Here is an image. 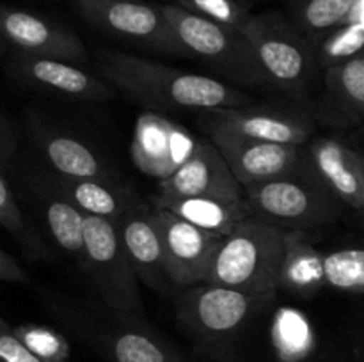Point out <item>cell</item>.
<instances>
[{
    "label": "cell",
    "instance_id": "cell-1",
    "mask_svg": "<svg viewBox=\"0 0 364 362\" xmlns=\"http://www.w3.org/2000/svg\"><path fill=\"white\" fill-rule=\"evenodd\" d=\"M102 77L153 112L215 110L252 103L244 91L217 78L187 73L155 60L103 50L98 55Z\"/></svg>",
    "mask_w": 364,
    "mask_h": 362
},
{
    "label": "cell",
    "instance_id": "cell-2",
    "mask_svg": "<svg viewBox=\"0 0 364 362\" xmlns=\"http://www.w3.org/2000/svg\"><path fill=\"white\" fill-rule=\"evenodd\" d=\"M50 311L109 362H180L144 318L112 311L105 304L50 295Z\"/></svg>",
    "mask_w": 364,
    "mask_h": 362
},
{
    "label": "cell",
    "instance_id": "cell-3",
    "mask_svg": "<svg viewBox=\"0 0 364 362\" xmlns=\"http://www.w3.org/2000/svg\"><path fill=\"white\" fill-rule=\"evenodd\" d=\"M283 252L284 229L247 216L223 238L206 283L274 300Z\"/></svg>",
    "mask_w": 364,
    "mask_h": 362
},
{
    "label": "cell",
    "instance_id": "cell-4",
    "mask_svg": "<svg viewBox=\"0 0 364 362\" xmlns=\"http://www.w3.org/2000/svg\"><path fill=\"white\" fill-rule=\"evenodd\" d=\"M242 34L252 50L265 89L306 98L322 70L316 50L279 11L251 14Z\"/></svg>",
    "mask_w": 364,
    "mask_h": 362
},
{
    "label": "cell",
    "instance_id": "cell-5",
    "mask_svg": "<svg viewBox=\"0 0 364 362\" xmlns=\"http://www.w3.org/2000/svg\"><path fill=\"white\" fill-rule=\"evenodd\" d=\"M244 199L251 216L281 229L309 233L333 224L341 213V201L309 169L308 158L297 172L245 187Z\"/></svg>",
    "mask_w": 364,
    "mask_h": 362
},
{
    "label": "cell",
    "instance_id": "cell-6",
    "mask_svg": "<svg viewBox=\"0 0 364 362\" xmlns=\"http://www.w3.org/2000/svg\"><path fill=\"white\" fill-rule=\"evenodd\" d=\"M160 7L188 55L212 64L231 82L265 89L251 46L242 31L191 13L174 2L160 4Z\"/></svg>",
    "mask_w": 364,
    "mask_h": 362
},
{
    "label": "cell",
    "instance_id": "cell-7",
    "mask_svg": "<svg viewBox=\"0 0 364 362\" xmlns=\"http://www.w3.org/2000/svg\"><path fill=\"white\" fill-rule=\"evenodd\" d=\"M82 270L102 304L124 316L142 318L144 302L116 222L85 215V254Z\"/></svg>",
    "mask_w": 364,
    "mask_h": 362
},
{
    "label": "cell",
    "instance_id": "cell-8",
    "mask_svg": "<svg viewBox=\"0 0 364 362\" xmlns=\"http://www.w3.org/2000/svg\"><path fill=\"white\" fill-rule=\"evenodd\" d=\"M198 124L208 137L235 135L279 144H308L316 119L304 103H259L199 112Z\"/></svg>",
    "mask_w": 364,
    "mask_h": 362
},
{
    "label": "cell",
    "instance_id": "cell-9",
    "mask_svg": "<svg viewBox=\"0 0 364 362\" xmlns=\"http://www.w3.org/2000/svg\"><path fill=\"white\" fill-rule=\"evenodd\" d=\"M269 302L272 300L203 283L180 295L178 322L196 339L217 343L230 339L244 329L245 323L267 307Z\"/></svg>",
    "mask_w": 364,
    "mask_h": 362
},
{
    "label": "cell",
    "instance_id": "cell-10",
    "mask_svg": "<svg viewBox=\"0 0 364 362\" xmlns=\"http://www.w3.org/2000/svg\"><path fill=\"white\" fill-rule=\"evenodd\" d=\"M78 13L100 31L141 48L188 55L160 4L142 0H73Z\"/></svg>",
    "mask_w": 364,
    "mask_h": 362
},
{
    "label": "cell",
    "instance_id": "cell-11",
    "mask_svg": "<svg viewBox=\"0 0 364 362\" xmlns=\"http://www.w3.org/2000/svg\"><path fill=\"white\" fill-rule=\"evenodd\" d=\"M162 238L167 270L176 287H192L206 283L210 265L223 241V234L210 233L166 208H149Z\"/></svg>",
    "mask_w": 364,
    "mask_h": 362
},
{
    "label": "cell",
    "instance_id": "cell-12",
    "mask_svg": "<svg viewBox=\"0 0 364 362\" xmlns=\"http://www.w3.org/2000/svg\"><path fill=\"white\" fill-rule=\"evenodd\" d=\"M201 141L183 124L146 110L135 119L130 158L146 176L162 181L176 172L198 151Z\"/></svg>",
    "mask_w": 364,
    "mask_h": 362
},
{
    "label": "cell",
    "instance_id": "cell-13",
    "mask_svg": "<svg viewBox=\"0 0 364 362\" xmlns=\"http://www.w3.org/2000/svg\"><path fill=\"white\" fill-rule=\"evenodd\" d=\"M0 34L11 52L84 64L87 46L64 25L21 7L0 4Z\"/></svg>",
    "mask_w": 364,
    "mask_h": 362
},
{
    "label": "cell",
    "instance_id": "cell-14",
    "mask_svg": "<svg viewBox=\"0 0 364 362\" xmlns=\"http://www.w3.org/2000/svg\"><path fill=\"white\" fill-rule=\"evenodd\" d=\"M7 70L23 85L50 94L95 103L114 98L112 87L105 78L95 77L78 64L9 52Z\"/></svg>",
    "mask_w": 364,
    "mask_h": 362
},
{
    "label": "cell",
    "instance_id": "cell-15",
    "mask_svg": "<svg viewBox=\"0 0 364 362\" xmlns=\"http://www.w3.org/2000/svg\"><path fill=\"white\" fill-rule=\"evenodd\" d=\"M210 138L244 188L297 172L306 165V144H279L235 135H213Z\"/></svg>",
    "mask_w": 364,
    "mask_h": 362
},
{
    "label": "cell",
    "instance_id": "cell-16",
    "mask_svg": "<svg viewBox=\"0 0 364 362\" xmlns=\"http://www.w3.org/2000/svg\"><path fill=\"white\" fill-rule=\"evenodd\" d=\"M180 197H215L244 201V187L238 183L226 158L213 142L201 141L187 163L166 180L159 181L155 201Z\"/></svg>",
    "mask_w": 364,
    "mask_h": 362
},
{
    "label": "cell",
    "instance_id": "cell-17",
    "mask_svg": "<svg viewBox=\"0 0 364 362\" xmlns=\"http://www.w3.org/2000/svg\"><path fill=\"white\" fill-rule=\"evenodd\" d=\"M311 109L322 126H364V48L327 67L323 92Z\"/></svg>",
    "mask_w": 364,
    "mask_h": 362
},
{
    "label": "cell",
    "instance_id": "cell-18",
    "mask_svg": "<svg viewBox=\"0 0 364 362\" xmlns=\"http://www.w3.org/2000/svg\"><path fill=\"white\" fill-rule=\"evenodd\" d=\"M308 165L341 204L363 212L364 155L336 137H316L306 144Z\"/></svg>",
    "mask_w": 364,
    "mask_h": 362
},
{
    "label": "cell",
    "instance_id": "cell-19",
    "mask_svg": "<svg viewBox=\"0 0 364 362\" xmlns=\"http://www.w3.org/2000/svg\"><path fill=\"white\" fill-rule=\"evenodd\" d=\"M139 283L160 293H169L174 286L167 270L162 238L151 219L149 208L141 206L116 224Z\"/></svg>",
    "mask_w": 364,
    "mask_h": 362
},
{
    "label": "cell",
    "instance_id": "cell-20",
    "mask_svg": "<svg viewBox=\"0 0 364 362\" xmlns=\"http://www.w3.org/2000/svg\"><path fill=\"white\" fill-rule=\"evenodd\" d=\"M28 187L50 240L82 268L85 254V215L59 188L53 187L46 174L32 177Z\"/></svg>",
    "mask_w": 364,
    "mask_h": 362
},
{
    "label": "cell",
    "instance_id": "cell-21",
    "mask_svg": "<svg viewBox=\"0 0 364 362\" xmlns=\"http://www.w3.org/2000/svg\"><path fill=\"white\" fill-rule=\"evenodd\" d=\"M46 176L53 187L59 188L84 215L100 216L117 224L128 213L144 206L135 192L123 187L116 180L66 177L53 172Z\"/></svg>",
    "mask_w": 364,
    "mask_h": 362
},
{
    "label": "cell",
    "instance_id": "cell-22",
    "mask_svg": "<svg viewBox=\"0 0 364 362\" xmlns=\"http://www.w3.org/2000/svg\"><path fill=\"white\" fill-rule=\"evenodd\" d=\"M32 141L53 174L66 177L114 180V170L82 141L59 133L52 128L31 124Z\"/></svg>",
    "mask_w": 364,
    "mask_h": 362
},
{
    "label": "cell",
    "instance_id": "cell-23",
    "mask_svg": "<svg viewBox=\"0 0 364 362\" xmlns=\"http://www.w3.org/2000/svg\"><path fill=\"white\" fill-rule=\"evenodd\" d=\"M326 287V254L313 245L306 231L284 229V252L281 259L277 290L309 298Z\"/></svg>",
    "mask_w": 364,
    "mask_h": 362
},
{
    "label": "cell",
    "instance_id": "cell-24",
    "mask_svg": "<svg viewBox=\"0 0 364 362\" xmlns=\"http://www.w3.org/2000/svg\"><path fill=\"white\" fill-rule=\"evenodd\" d=\"M153 206L169 209L180 219L223 236L230 234L242 220L251 216L245 199L244 201H226L215 197H180L166 199V201L153 199Z\"/></svg>",
    "mask_w": 364,
    "mask_h": 362
},
{
    "label": "cell",
    "instance_id": "cell-25",
    "mask_svg": "<svg viewBox=\"0 0 364 362\" xmlns=\"http://www.w3.org/2000/svg\"><path fill=\"white\" fill-rule=\"evenodd\" d=\"M359 0H297L291 23L313 46L333 34L354 13Z\"/></svg>",
    "mask_w": 364,
    "mask_h": 362
},
{
    "label": "cell",
    "instance_id": "cell-26",
    "mask_svg": "<svg viewBox=\"0 0 364 362\" xmlns=\"http://www.w3.org/2000/svg\"><path fill=\"white\" fill-rule=\"evenodd\" d=\"M0 226L13 236V240L20 245L23 254L31 261L48 258V247L25 219L14 190L4 176L2 165H0Z\"/></svg>",
    "mask_w": 364,
    "mask_h": 362
},
{
    "label": "cell",
    "instance_id": "cell-27",
    "mask_svg": "<svg viewBox=\"0 0 364 362\" xmlns=\"http://www.w3.org/2000/svg\"><path fill=\"white\" fill-rule=\"evenodd\" d=\"M326 286L364 297V240L326 254Z\"/></svg>",
    "mask_w": 364,
    "mask_h": 362
},
{
    "label": "cell",
    "instance_id": "cell-28",
    "mask_svg": "<svg viewBox=\"0 0 364 362\" xmlns=\"http://www.w3.org/2000/svg\"><path fill=\"white\" fill-rule=\"evenodd\" d=\"M13 334L43 362H68L70 358V343L50 327L23 323L13 327Z\"/></svg>",
    "mask_w": 364,
    "mask_h": 362
},
{
    "label": "cell",
    "instance_id": "cell-29",
    "mask_svg": "<svg viewBox=\"0 0 364 362\" xmlns=\"http://www.w3.org/2000/svg\"><path fill=\"white\" fill-rule=\"evenodd\" d=\"M311 329L301 312L284 307L274 319V341L281 353L290 357H302L311 346Z\"/></svg>",
    "mask_w": 364,
    "mask_h": 362
},
{
    "label": "cell",
    "instance_id": "cell-30",
    "mask_svg": "<svg viewBox=\"0 0 364 362\" xmlns=\"http://www.w3.org/2000/svg\"><path fill=\"white\" fill-rule=\"evenodd\" d=\"M191 13L240 31L251 18V0H173Z\"/></svg>",
    "mask_w": 364,
    "mask_h": 362
},
{
    "label": "cell",
    "instance_id": "cell-31",
    "mask_svg": "<svg viewBox=\"0 0 364 362\" xmlns=\"http://www.w3.org/2000/svg\"><path fill=\"white\" fill-rule=\"evenodd\" d=\"M0 361L2 362H43L36 357L20 339L13 334V327L0 322Z\"/></svg>",
    "mask_w": 364,
    "mask_h": 362
},
{
    "label": "cell",
    "instance_id": "cell-32",
    "mask_svg": "<svg viewBox=\"0 0 364 362\" xmlns=\"http://www.w3.org/2000/svg\"><path fill=\"white\" fill-rule=\"evenodd\" d=\"M18 131L9 117L0 109V165L6 169L7 163L14 158L18 151Z\"/></svg>",
    "mask_w": 364,
    "mask_h": 362
},
{
    "label": "cell",
    "instance_id": "cell-33",
    "mask_svg": "<svg viewBox=\"0 0 364 362\" xmlns=\"http://www.w3.org/2000/svg\"><path fill=\"white\" fill-rule=\"evenodd\" d=\"M0 280L2 283H16L27 284L28 273L25 272L23 266L16 261L11 254L0 248Z\"/></svg>",
    "mask_w": 364,
    "mask_h": 362
},
{
    "label": "cell",
    "instance_id": "cell-34",
    "mask_svg": "<svg viewBox=\"0 0 364 362\" xmlns=\"http://www.w3.org/2000/svg\"><path fill=\"white\" fill-rule=\"evenodd\" d=\"M9 52H11V50H9V46H7V43L4 41L2 34H0V57L7 55V53H9Z\"/></svg>",
    "mask_w": 364,
    "mask_h": 362
},
{
    "label": "cell",
    "instance_id": "cell-35",
    "mask_svg": "<svg viewBox=\"0 0 364 362\" xmlns=\"http://www.w3.org/2000/svg\"><path fill=\"white\" fill-rule=\"evenodd\" d=\"M361 213H364V208H363V212H361Z\"/></svg>",
    "mask_w": 364,
    "mask_h": 362
},
{
    "label": "cell",
    "instance_id": "cell-36",
    "mask_svg": "<svg viewBox=\"0 0 364 362\" xmlns=\"http://www.w3.org/2000/svg\"><path fill=\"white\" fill-rule=\"evenodd\" d=\"M0 322H2V318H0Z\"/></svg>",
    "mask_w": 364,
    "mask_h": 362
},
{
    "label": "cell",
    "instance_id": "cell-37",
    "mask_svg": "<svg viewBox=\"0 0 364 362\" xmlns=\"http://www.w3.org/2000/svg\"><path fill=\"white\" fill-rule=\"evenodd\" d=\"M0 362H2V361H0Z\"/></svg>",
    "mask_w": 364,
    "mask_h": 362
}]
</instances>
